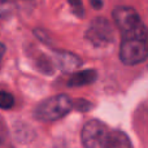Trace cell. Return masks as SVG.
<instances>
[{"label": "cell", "instance_id": "7", "mask_svg": "<svg viewBox=\"0 0 148 148\" xmlns=\"http://www.w3.org/2000/svg\"><path fill=\"white\" fill-rule=\"evenodd\" d=\"M97 74L95 70L92 69H87V70H82L75 74H73L70 77V79L68 81V86L69 87H82V86H87L91 84L92 82H95Z\"/></svg>", "mask_w": 148, "mask_h": 148}, {"label": "cell", "instance_id": "11", "mask_svg": "<svg viewBox=\"0 0 148 148\" xmlns=\"http://www.w3.org/2000/svg\"><path fill=\"white\" fill-rule=\"evenodd\" d=\"M68 1H69L70 7H72L74 14L78 16V17H83L84 10H83V4H82V0H68Z\"/></svg>", "mask_w": 148, "mask_h": 148}, {"label": "cell", "instance_id": "5", "mask_svg": "<svg viewBox=\"0 0 148 148\" xmlns=\"http://www.w3.org/2000/svg\"><path fill=\"white\" fill-rule=\"evenodd\" d=\"M114 23L117 25L118 30L121 33L126 30H130V29L135 27L136 25L142 22L140 16L136 13V10L131 7H117L114 8L112 13Z\"/></svg>", "mask_w": 148, "mask_h": 148}, {"label": "cell", "instance_id": "10", "mask_svg": "<svg viewBox=\"0 0 148 148\" xmlns=\"http://www.w3.org/2000/svg\"><path fill=\"white\" fill-rule=\"evenodd\" d=\"M14 9V3L12 0H0V18L7 17Z\"/></svg>", "mask_w": 148, "mask_h": 148}, {"label": "cell", "instance_id": "13", "mask_svg": "<svg viewBox=\"0 0 148 148\" xmlns=\"http://www.w3.org/2000/svg\"><path fill=\"white\" fill-rule=\"evenodd\" d=\"M4 53H5V46L0 43V66H1V60H3V56H4Z\"/></svg>", "mask_w": 148, "mask_h": 148}, {"label": "cell", "instance_id": "12", "mask_svg": "<svg viewBox=\"0 0 148 148\" xmlns=\"http://www.w3.org/2000/svg\"><path fill=\"white\" fill-rule=\"evenodd\" d=\"M90 3H91V5L95 8V9H100V8L103 7L101 0H90Z\"/></svg>", "mask_w": 148, "mask_h": 148}, {"label": "cell", "instance_id": "8", "mask_svg": "<svg viewBox=\"0 0 148 148\" xmlns=\"http://www.w3.org/2000/svg\"><path fill=\"white\" fill-rule=\"evenodd\" d=\"M107 148H133L129 136L122 131H110L109 143Z\"/></svg>", "mask_w": 148, "mask_h": 148}, {"label": "cell", "instance_id": "9", "mask_svg": "<svg viewBox=\"0 0 148 148\" xmlns=\"http://www.w3.org/2000/svg\"><path fill=\"white\" fill-rule=\"evenodd\" d=\"M14 104V97L12 94L5 91H0V108L1 109H9Z\"/></svg>", "mask_w": 148, "mask_h": 148}, {"label": "cell", "instance_id": "2", "mask_svg": "<svg viewBox=\"0 0 148 148\" xmlns=\"http://www.w3.org/2000/svg\"><path fill=\"white\" fill-rule=\"evenodd\" d=\"M73 103L68 95H56L43 100L35 108V117L42 121H56L72 110Z\"/></svg>", "mask_w": 148, "mask_h": 148}, {"label": "cell", "instance_id": "6", "mask_svg": "<svg viewBox=\"0 0 148 148\" xmlns=\"http://www.w3.org/2000/svg\"><path fill=\"white\" fill-rule=\"evenodd\" d=\"M56 62L57 66L65 73L73 72V70L78 69L82 65V61L78 56H75L74 53L70 52H56Z\"/></svg>", "mask_w": 148, "mask_h": 148}, {"label": "cell", "instance_id": "4", "mask_svg": "<svg viewBox=\"0 0 148 148\" xmlns=\"http://www.w3.org/2000/svg\"><path fill=\"white\" fill-rule=\"evenodd\" d=\"M86 39L95 47H105L114 40V33L109 21L104 17H96L86 31Z\"/></svg>", "mask_w": 148, "mask_h": 148}, {"label": "cell", "instance_id": "3", "mask_svg": "<svg viewBox=\"0 0 148 148\" xmlns=\"http://www.w3.org/2000/svg\"><path fill=\"white\" fill-rule=\"evenodd\" d=\"M110 131L103 122L91 120L84 123L81 133L82 144L84 148H107L109 143Z\"/></svg>", "mask_w": 148, "mask_h": 148}, {"label": "cell", "instance_id": "1", "mask_svg": "<svg viewBox=\"0 0 148 148\" xmlns=\"http://www.w3.org/2000/svg\"><path fill=\"white\" fill-rule=\"evenodd\" d=\"M120 59L126 65H136L148 57V27L142 21L135 27L121 33Z\"/></svg>", "mask_w": 148, "mask_h": 148}]
</instances>
